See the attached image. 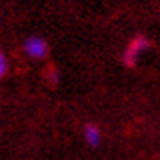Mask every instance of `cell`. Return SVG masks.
Listing matches in <instances>:
<instances>
[{"mask_svg": "<svg viewBox=\"0 0 160 160\" xmlns=\"http://www.w3.org/2000/svg\"><path fill=\"white\" fill-rule=\"evenodd\" d=\"M149 47H151V42L146 36H142V34L135 36L130 43L126 45V49L122 51V58H121L122 59V65L128 67V68H133V67L137 65L140 54H144Z\"/></svg>", "mask_w": 160, "mask_h": 160, "instance_id": "1", "label": "cell"}, {"mask_svg": "<svg viewBox=\"0 0 160 160\" xmlns=\"http://www.w3.org/2000/svg\"><path fill=\"white\" fill-rule=\"evenodd\" d=\"M45 76H47V81H49L51 85H58L59 83V72L56 68H49V70L45 72Z\"/></svg>", "mask_w": 160, "mask_h": 160, "instance_id": "5", "label": "cell"}, {"mask_svg": "<svg viewBox=\"0 0 160 160\" xmlns=\"http://www.w3.org/2000/svg\"><path fill=\"white\" fill-rule=\"evenodd\" d=\"M9 72V58L8 54L0 49V79H4Z\"/></svg>", "mask_w": 160, "mask_h": 160, "instance_id": "4", "label": "cell"}, {"mask_svg": "<svg viewBox=\"0 0 160 160\" xmlns=\"http://www.w3.org/2000/svg\"><path fill=\"white\" fill-rule=\"evenodd\" d=\"M83 138H85V142H87L90 148H97V146L102 142L101 128H99L97 124H92V122L85 124V128H83Z\"/></svg>", "mask_w": 160, "mask_h": 160, "instance_id": "3", "label": "cell"}, {"mask_svg": "<svg viewBox=\"0 0 160 160\" xmlns=\"http://www.w3.org/2000/svg\"><path fill=\"white\" fill-rule=\"evenodd\" d=\"M22 49L25 52V56L31 59H45L49 56V43L42 36H36V34L25 38L22 43Z\"/></svg>", "mask_w": 160, "mask_h": 160, "instance_id": "2", "label": "cell"}]
</instances>
